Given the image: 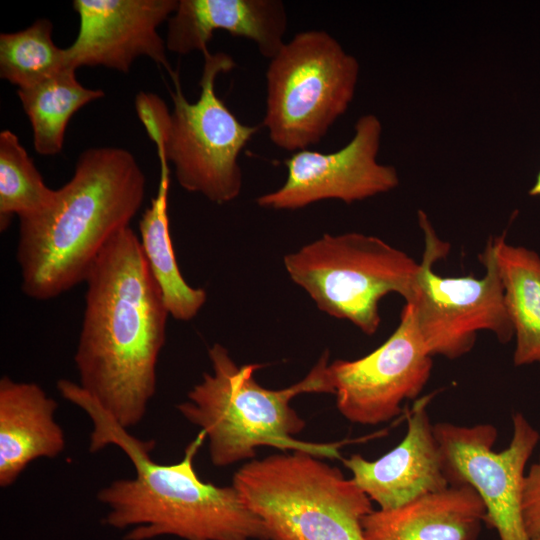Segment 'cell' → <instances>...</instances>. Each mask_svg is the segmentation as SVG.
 <instances>
[{
	"label": "cell",
	"instance_id": "ac0fdd59",
	"mask_svg": "<svg viewBox=\"0 0 540 540\" xmlns=\"http://www.w3.org/2000/svg\"><path fill=\"white\" fill-rule=\"evenodd\" d=\"M157 155L160 163L158 191L139 222V241L169 315L179 321H189L201 310L207 294L202 288L190 286L178 267L167 211L170 169L164 154L157 152Z\"/></svg>",
	"mask_w": 540,
	"mask_h": 540
},
{
	"label": "cell",
	"instance_id": "e0dca14e",
	"mask_svg": "<svg viewBox=\"0 0 540 540\" xmlns=\"http://www.w3.org/2000/svg\"><path fill=\"white\" fill-rule=\"evenodd\" d=\"M486 509L468 484L420 496L391 510H372L362 520L366 540H477Z\"/></svg>",
	"mask_w": 540,
	"mask_h": 540
},
{
	"label": "cell",
	"instance_id": "d6986e66",
	"mask_svg": "<svg viewBox=\"0 0 540 540\" xmlns=\"http://www.w3.org/2000/svg\"><path fill=\"white\" fill-rule=\"evenodd\" d=\"M490 241L516 338L514 365L540 364V256L508 244L505 235Z\"/></svg>",
	"mask_w": 540,
	"mask_h": 540
},
{
	"label": "cell",
	"instance_id": "7c38bea8",
	"mask_svg": "<svg viewBox=\"0 0 540 540\" xmlns=\"http://www.w3.org/2000/svg\"><path fill=\"white\" fill-rule=\"evenodd\" d=\"M382 124L377 116H361L352 139L331 153L308 149L284 161L286 179L278 189L256 199L262 208L296 210L326 199L347 204L388 192L399 184L396 169L377 161Z\"/></svg>",
	"mask_w": 540,
	"mask_h": 540
},
{
	"label": "cell",
	"instance_id": "30bf717a",
	"mask_svg": "<svg viewBox=\"0 0 540 540\" xmlns=\"http://www.w3.org/2000/svg\"><path fill=\"white\" fill-rule=\"evenodd\" d=\"M450 485L468 484L481 497L488 527L500 540H530L522 513L525 467L538 441V431L521 414L513 416L507 448L493 451L497 429L487 423L460 426L434 424Z\"/></svg>",
	"mask_w": 540,
	"mask_h": 540
},
{
	"label": "cell",
	"instance_id": "44dd1931",
	"mask_svg": "<svg viewBox=\"0 0 540 540\" xmlns=\"http://www.w3.org/2000/svg\"><path fill=\"white\" fill-rule=\"evenodd\" d=\"M48 19L0 35V77L19 88L35 85L68 68L66 51L52 38ZM70 68V67H69Z\"/></svg>",
	"mask_w": 540,
	"mask_h": 540
},
{
	"label": "cell",
	"instance_id": "6da1fadb",
	"mask_svg": "<svg viewBox=\"0 0 540 540\" xmlns=\"http://www.w3.org/2000/svg\"><path fill=\"white\" fill-rule=\"evenodd\" d=\"M85 283L74 355L78 384L129 429L143 420L156 393L169 312L129 226L106 243Z\"/></svg>",
	"mask_w": 540,
	"mask_h": 540
},
{
	"label": "cell",
	"instance_id": "7402d4cb",
	"mask_svg": "<svg viewBox=\"0 0 540 540\" xmlns=\"http://www.w3.org/2000/svg\"><path fill=\"white\" fill-rule=\"evenodd\" d=\"M49 188L18 137L10 130L0 133V229L13 216L19 219L37 214L52 202Z\"/></svg>",
	"mask_w": 540,
	"mask_h": 540
},
{
	"label": "cell",
	"instance_id": "8992f818",
	"mask_svg": "<svg viewBox=\"0 0 540 540\" xmlns=\"http://www.w3.org/2000/svg\"><path fill=\"white\" fill-rule=\"evenodd\" d=\"M203 57L198 100L191 103L185 98L178 74L173 73L175 90L170 92L173 111L162 110L148 124L146 132L157 152L173 164L175 177L183 189L199 193L216 204H225L241 192L238 159L260 126L240 122L216 94V78L235 67L233 58L209 50Z\"/></svg>",
	"mask_w": 540,
	"mask_h": 540
},
{
	"label": "cell",
	"instance_id": "2e32d148",
	"mask_svg": "<svg viewBox=\"0 0 540 540\" xmlns=\"http://www.w3.org/2000/svg\"><path fill=\"white\" fill-rule=\"evenodd\" d=\"M57 402L34 382L0 379V487L14 484L39 458H55L65 435L55 419Z\"/></svg>",
	"mask_w": 540,
	"mask_h": 540
},
{
	"label": "cell",
	"instance_id": "7a4b0ae2",
	"mask_svg": "<svg viewBox=\"0 0 540 540\" xmlns=\"http://www.w3.org/2000/svg\"><path fill=\"white\" fill-rule=\"evenodd\" d=\"M57 384L61 396L92 422L89 451L116 446L134 466L135 477L115 479L97 493L108 510L105 524L126 530L124 540H268L264 523L233 485L217 486L197 475L193 460L206 439L203 432L186 447L182 460L161 464L151 456L155 440L132 435L78 383L60 379Z\"/></svg>",
	"mask_w": 540,
	"mask_h": 540
},
{
	"label": "cell",
	"instance_id": "4fadbf2b",
	"mask_svg": "<svg viewBox=\"0 0 540 540\" xmlns=\"http://www.w3.org/2000/svg\"><path fill=\"white\" fill-rule=\"evenodd\" d=\"M177 6V0H74L80 26L65 49L68 66H104L125 73L136 58L146 56L172 75L157 29Z\"/></svg>",
	"mask_w": 540,
	"mask_h": 540
},
{
	"label": "cell",
	"instance_id": "ba28073f",
	"mask_svg": "<svg viewBox=\"0 0 540 540\" xmlns=\"http://www.w3.org/2000/svg\"><path fill=\"white\" fill-rule=\"evenodd\" d=\"M358 60L323 30L297 33L269 60L261 126L280 149L316 145L348 109L359 78Z\"/></svg>",
	"mask_w": 540,
	"mask_h": 540
},
{
	"label": "cell",
	"instance_id": "52a82bcc",
	"mask_svg": "<svg viewBox=\"0 0 540 540\" xmlns=\"http://www.w3.org/2000/svg\"><path fill=\"white\" fill-rule=\"evenodd\" d=\"M283 263L319 310L352 322L366 335L378 330L385 295L411 300L419 271V263L405 252L356 232L324 234L285 255Z\"/></svg>",
	"mask_w": 540,
	"mask_h": 540
},
{
	"label": "cell",
	"instance_id": "3957f363",
	"mask_svg": "<svg viewBox=\"0 0 540 540\" xmlns=\"http://www.w3.org/2000/svg\"><path fill=\"white\" fill-rule=\"evenodd\" d=\"M145 184L129 151L85 150L50 205L19 219L16 256L24 294L46 301L85 282L106 243L140 209Z\"/></svg>",
	"mask_w": 540,
	"mask_h": 540
},
{
	"label": "cell",
	"instance_id": "9a60e30c",
	"mask_svg": "<svg viewBox=\"0 0 540 540\" xmlns=\"http://www.w3.org/2000/svg\"><path fill=\"white\" fill-rule=\"evenodd\" d=\"M288 16L281 0H180L168 19L167 50L185 55L208 51L217 30L253 41L273 58L285 44Z\"/></svg>",
	"mask_w": 540,
	"mask_h": 540
},
{
	"label": "cell",
	"instance_id": "cb8c5ba5",
	"mask_svg": "<svg viewBox=\"0 0 540 540\" xmlns=\"http://www.w3.org/2000/svg\"><path fill=\"white\" fill-rule=\"evenodd\" d=\"M529 194L531 196H540V172L536 178V182L533 187L530 189Z\"/></svg>",
	"mask_w": 540,
	"mask_h": 540
},
{
	"label": "cell",
	"instance_id": "603a6c76",
	"mask_svg": "<svg viewBox=\"0 0 540 540\" xmlns=\"http://www.w3.org/2000/svg\"><path fill=\"white\" fill-rule=\"evenodd\" d=\"M522 513L529 539L540 540V456L524 477Z\"/></svg>",
	"mask_w": 540,
	"mask_h": 540
},
{
	"label": "cell",
	"instance_id": "277c9868",
	"mask_svg": "<svg viewBox=\"0 0 540 540\" xmlns=\"http://www.w3.org/2000/svg\"><path fill=\"white\" fill-rule=\"evenodd\" d=\"M212 372L177 405L190 423L198 426L209 442L213 465L224 467L253 458L260 446L304 451L315 457L339 458L342 443H311L294 439L305 421L290 406L303 393H331L326 351L301 381L280 390L264 388L254 374L261 365L238 366L221 344L208 350Z\"/></svg>",
	"mask_w": 540,
	"mask_h": 540
},
{
	"label": "cell",
	"instance_id": "ffe728a7",
	"mask_svg": "<svg viewBox=\"0 0 540 540\" xmlns=\"http://www.w3.org/2000/svg\"><path fill=\"white\" fill-rule=\"evenodd\" d=\"M17 94L32 126L35 151L44 156L58 154L72 116L104 96L101 89L84 87L76 70L69 67L35 85L19 88Z\"/></svg>",
	"mask_w": 540,
	"mask_h": 540
},
{
	"label": "cell",
	"instance_id": "5b68a950",
	"mask_svg": "<svg viewBox=\"0 0 540 540\" xmlns=\"http://www.w3.org/2000/svg\"><path fill=\"white\" fill-rule=\"evenodd\" d=\"M233 486L262 520L268 540H366L371 499L337 468L304 452L243 465Z\"/></svg>",
	"mask_w": 540,
	"mask_h": 540
},
{
	"label": "cell",
	"instance_id": "9c48e42d",
	"mask_svg": "<svg viewBox=\"0 0 540 540\" xmlns=\"http://www.w3.org/2000/svg\"><path fill=\"white\" fill-rule=\"evenodd\" d=\"M425 249L419 262L414 293L409 303L417 330L434 355L457 359L470 352L480 330H488L501 343L514 336L505 305L504 289L490 239L479 256L486 272L443 277L434 272L436 261L444 258L449 244L436 234L426 213L418 211Z\"/></svg>",
	"mask_w": 540,
	"mask_h": 540
},
{
	"label": "cell",
	"instance_id": "5bb4252c",
	"mask_svg": "<svg viewBox=\"0 0 540 540\" xmlns=\"http://www.w3.org/2000/svg\"><path fill=\"white\" fill-rule=\"evenodd\" d=\"M428 401L426 396L415 402L406 435L391 451L374 461L359 454L343 460L357 486L382 510L398 508L450 486L426 410Z\"/></svg>",
	"mask_w": 540,
	"mask_h": 540
},
{
	"label": "cell",
	"instance_id": "8fae6325",
	"mask_svg": "<svg viewBox=\"0 0 540 540\" xmlns=\"http://www.w3.org/2000/svg\"><path fill=\"white\" fill-rule=\"evenodd\" d=\"M406 303L392 335L368 355L356 360H335L328 376L339 412L352 423L377 425L402 411L427 384L433 367Z\"/></svg>",
	"mask_w": 540,
	"mask_h": 540
}]
</instances>
